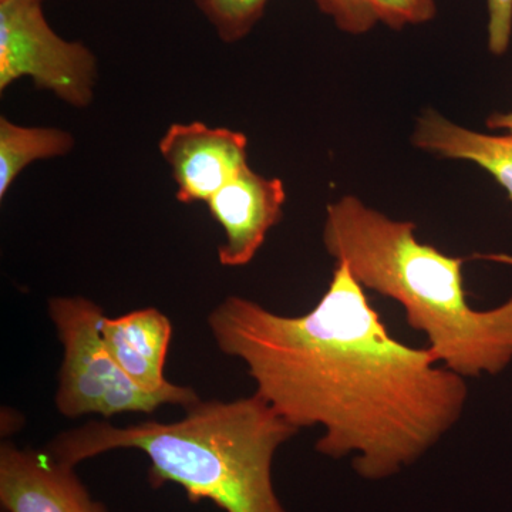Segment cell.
<instances>
[{
  "instance_id": "1",
  "label": "cell",
  "mask_w": 512,
  "mask_h": 512,
  "mask_svg": "<svg viewBox=\"0 0 512 512\" xmlns=\"http://www.w3.org/2000/svg\"><path fill=\"white\" fill-rule=\"evenodd\" d=\"M208 326L221 352L245 363L259 397L296 429L322 427L316 451L352 456L366 480L412 466L463 416L466 379L394 339L343 264L305 315L232 295Z\"/></svg>"
},
{
  "instance_id": "2",
  "label": "cell",
  "mask_w": 512,
  "mask_h": 512,
  "mask_svg": "<svg viewBox=\"0 0 512 512\" xmlns=\"http://www.w3.org/2000/svg\"><path fill=\"white\" fill-rule=\"evenodd\" d=\"M414 229L345 195L326 207L322 239L363 288L402 306L441 366L464 379L498 375L512 362V296L497 308L474 309L464 288L466 259L421 244Z\"/></svg>"
},
{
  "instance_id": "3",
  "label": "cell",
  "mask_w": 512,
  "mask_h": 512,
  "mask_svg": "<svg viewBox=\"0 0 512 512\" xmlns=\"http://www.w3.org/2000/svg\"><path fill=\"white\" fill-rule=\"evenodd\" d=\"M183 419L128 427L92 421L60 434L49 453L70 467L107 451L134 448L150 460L154 488L180 485L191 503L224 512H286L272 483L276 450L299 433L254 393L185 407Z\"/></svg>"
},
{
  "instance_id": "4",
  "label": "cell",
  "mask_w": 512,
  "mask_h": 512,
  "mask_svg": "<svg viewBox=\"0 0 512 512\" xmlns=\"http://www.w3.org/2000/svg\"><path fill=\"white\" fill-rule=\"evenodd\" d=\"M49 315L63 346L56 393L63 416L154 413L164 404L188 407L201 400L191 387L173 384L161 392L141 389L121 369L100 332L103 308L82 296L49 299Z\"/></svg>"
},
{
  "instance_id": "5",
  "label": "cell",
  "mask_w": 512,
  "mask_h": 512,
  "mask_svg": "<svg viewBox=\"0 0 512 512\" xmlns=\"http://www.w3.org/2000/svg\"><path fill=\"white\" fill-rule=\"evenodd\" d=\"M22 79L86 109L96 93L99 63L89 46L52 28L43 0H0V92Z\"/></svg>"
},
{
  "instance_id": "6",
  "label": "cell",
  "mask_w": 512,
  "mask_h": 512,
  "mask_svg": "<svg viewBox=\"0 0 512 512\" xmlns=\"http://www.w3.org/2000/svg\"><path fill=\"white\" fill-rule=\"evenodd\" d=\"M171 168L181 204L208 201L248 167V137L231 128L211 127L202 121L174 123L158 143Z\"/></svg>"
},
{
  "instance_id": "7",
  "label": "cell",
  "mask_w": 512,
  "mask_h": 512,
  "mask_svg": "<svg viewBox=\"0 0 512 512\" xmlns=\"http://www.w3.org/2000/svg\"><path fill=\"white\" fill-rule=\"evenodd\" d=\"M285 185L245 167L207 202L211 217L224 231L218 261L227 268L248 265L258 254L269 231L282 220Z\"/></svg>"
},
{
  "instance_id": "8",
  "label": "cell",
  "mask_w": 512,
  "mask_h": 512,
  "mask_svg": "<svg viewBox=\"0 0 512 512\" xmlns=\"http://www.w3.org/2000/svg\"><path fill=\"white\" fill-rule=\"evenodd\" d=\"M0 505L5 512H109L94 501L74 467L47 451L0 447Z\"/></svg>"
},
{
  "instance_id": "9",
  "label": "cell",
  "mask_w": 512,
  "mask_h": 512,
  "mask_svg": "<svg viewBox=\"0 0 512 512\" xmlns=\"http://www.w3.org/2000/svg\"><path fill=\"white\" fill-rule=\"evenodd\" d=\"M100 332L116 362L126 375L148 392H161L174 383L165 379L173 328L156 308L138 309L100 322Z\"/></svg>"
},
{
  "instance_id": "10",
  "label": "cell",
  "mask_w": 512,
  "mask_h": 512,
  "mask_svg": "<svg viewBox=\"0 0 512 512\" xmlns=\"http://www.w3.org/2000/svg\"><path fill=\"white\" fill-rule=\"evenodd\" d=\"M412 141L414 147L447 160L471 161L493 175L507 191L512 204V136H488L458 126L439 111L424 110L417 117Z\"/></svg>"
},
{
  "instance_id": "11",
  "label": "cell",
  "mask_w": 512,
  "mask_h": 512,
  "mask_svg": "<svg viewBox=\"0 0 512 512\" xmlns=\"http://www.w3.org/2000/svg\"><path fill=\"white\" fill-rule=\"evenodd\" d=\"M74 146L73 134L62 128L22 126L0 117V198L29 165L67 156Z\"/></svg>"
},
{
  "instance_id": "12",
  "label": "cell",
  "mask_w": 512,
  "mask_h": 512,
  "mask_svg": "<svg viewBox=\"0 0 512 512\" xmlns=\"http://www.w3.org/2000/svg\"><path fill=\"white\" fill-rule=\"evenodd\" d=\"M271 0H195L197 8L227 45L241 42L258 25Z\"/></svg>"
},
{
  "instance_id": "13",
  "label": "cell",
  "mask_w": 512,
  "mask_h": 512,
  "mask_svg": "<svg viewBox=\"0 0 512 512\" xmlns=\"http://www.w3.org/2000/svg\"><path fill=\"white\" fill-rule=\"evenodd\" d=\"M377 22L387 28L402 30L406 26L424 25L436 18V0H367Z\"/></svg>"
},
{
  "instance_id": "14",
  "label": "cell",
  "mask_w": 512,
  "mask_h": 512,
  "mask_svg": "<svg viewBox=\"0 0 512 512\" xmlns=\"http://www.w3.org/2000/svg\"><path fill=\"white\" fill-rule=\"evenodd\" d=\"M313 2L323 15L333 20L336 28L348 35H365L379 23L367 0H313Z\"/></svg>"
},
{
  "instance_id": "15",
  "label": "cell",
  "mask_w": 512,
  "mask_h": 512,
  "mask_svg": "<svg viewBox=\"0 0 512 512\" xmlns=\"http://www.w3.org/2000/svg\"><path fill=\"white\" fill-rule=\"evenodd\" d=\"M488 49L494 56H503L511 45L512 0H487Z\"/></svg>"
},
{
  "instance_id": "16",
  "label": "cell",
  "mask_w": 512,
  "mask_h": 512,
  "mask_svg": "<svg viewBox=\"0 0 512 512\" xmlns=\"http://www.w3.org/2000/svg\"><path fill=\"white\" fill-rule=\"evenodd\" d=\"M490 130H503L512 136V111L510 113H494L487 119Z\"/></svg>"
},
{
  "instance_id": "17",
  "label": "cell",
  "mask_w": 512,
  "mask_h": 512,
  "mask_svg": "<svg viewBox=\"0 0 512 512\" xmlns=\"http://www.w3.org/2000/svg\"><path fill=\"white\" fill-rule=\"evenodd\" d=\"M43 2H45V0H43Z\"/></svg>"
}]
</instances>
